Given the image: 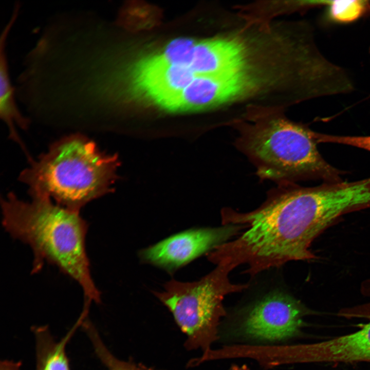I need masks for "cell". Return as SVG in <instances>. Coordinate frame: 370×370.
Returning <instances> with one entry per match:
<instances>
[{
	"label": "cell",
	"mask_w": 370,
	"mask_h": 370,
	"mask_svg": "<svg viewBox=\"0 0 370 370\" xmlns=\"http://www.w3.org/2000/svg\"><path fill=\"white\" fill-rule=\"evenodd\" d=\"M31 162L20 176L31 197H52L58 205L79 212L111 191L119 164L116 156L105 155L93 141L79 134L57 141Z\"/></svg>",
	"instance_id": "3957f363"
},
{
	"label": "cell",
	"mask_w": 370,
	"mask_h": 370,
	"mask_svg": "<svg viewBox=\"0 0 370 370\" xmlns=\"http://www.w3.org/2000/svg\"><path fill=\"white\" fill-rule=\"evenodd\" d=\"M238 133L235 145L254 164L262 180L278 184L299 180L342 181L318 150L314 131L274 113H257L233 123Z\"/></svg>",
	"instance_id": "7a4b0ae2"
},
{
	"label": "cell",
	"mask_w": 370,
	"mask_h": 370,
	"mask_svg": "<svg viewBox=\"0 0 370 370\" xmlns=\"http://www.w3.org/2000/svg\"><path fill=\"white\" fill-rule=\"evenodd\" d=\"M228 370H249L246 366H239L234 365L229 368Z\"/></svg>",
	"instance_id": "2e32d148"
},
{
	"label": "cell",
	"mask_w": 370,
	"mask_h": 370,
	"mask_svg": "<svg viewBox=\"0 0 370 370\" xmlns=\"http://www.w3.org/2000/svg\"><path fill=\"white\" fill-rule=\"evenodd\" d=\"M240 93L239 81L232 73L198 75L164 110L182 112L210 109L238 99Z\"/></svg>",
	"instance_id": "ba28073f"
},
{
	"label": "cell",
	"mask_w": 370,
	"mask_h": 370,
	"mask_svg": "<svg viewBox=\"0 0 370 370\" xmlns=\"http://www.w3.org/2000/svg\"><path fill=\"white\" fill-rule=\"evenodd\" d=\"M21 365L20 361L5 360L0 362V370H21Z\"/></svg>",
	"instance_id": "9a60e30c"
},
{
	"label": "cell",
	"mask_w": 370,
	"mask_h": 370,
	"mask_svg": "<svg viewBox=\"0 0 370 370\" xmlns=\"http://www.w3.org/2000/svg\"><path fill=\"white\" fill-rule=\"evenodd\" d=\"M195 77L186 66L169 64L157 54L133 66L131 86L135 95L164 109Z\"/></svg>",
	"instance_id": "52a82bcc"
},
{
	"label": "cell",
	"mask_w": 370,
	"mask_h": 370,
	"mask_svg": "<svg viewBox=\"0 0 370 370\" xmlns=\"http://www.w3.org/2000/svg\"><path fill=\"white\" fill-rule=\"evenodd\" d=\"M15 22L13 18L9 21L0 38V115L9 127L10 137L25 150L15 129V124L25 128L28 120L21 114L15 102V89L10 81L6 50L7 39Z\"/></svg>",
	"instance_id": "8fae6325"
},
{
	"label": "cell",
	"mask_w": 370,
	"mask_h": 370,
	"mask_svg": "<svg viewBox=\"0 0 370 370\" xmlns=\"http://www.w3.org/2000/svg\"><path fill=\"white\" fill-rule=\"evenodd\" d=\"M81 326L90 339L96 355L108 370H162L116 357L106 347L97 328L88 317L83 321Z\"/></svg>",
	"instance_id": "5bb4252c"
},
{
	"label": "cell",
	"mask_w": 370,
	"mask_h": 370,
	"mask_svg": "<svg viewBox=\"0 0 370 370\" xmlns=\"http://www.w3.org/2000/svg\"><path fill=\"white\" fill-rule=\"evenodd\" d=\"M232 270L226 265L216 268L197 281L181 282L172 280L164 290L154 295L168 308L181 330L186 335L188 350L211 349L218 338L220 321L226 314L223 305L226 295L247 288L248 284L231 282Z\"/></svg>",
	"instance_id": "277c9868"
},
{
	"label": "cell",
	"mask_w": 370,
	"mask_h": 370,
	"mask_svg": "<svg viewBox=\"0 0 370 370\" xmlns=\"http://www.w3.org/2000/svg\"><path fill=\"white\" fill-rule=\"evenodd\" d=\"M86 317L81 313L72 327L59 341L55 340L47 326L32 327L35 340V370H70L66 346Z\"/></svg>",
	"instance_id": "7c38bea8"
},
{
	"label": "cell",
	"mask_w": 370,
	"mask_h": 370,
	"mask_svg": "<svg viewBox=\"0 0 370 370\" xmlns=\"http://www.w3.org/2000/svg\"><path fill=\"white\" fill-rule=\"evenodd\" d=\"M1 207L5 231L33 252L32 273L40 271L44 263L54 265L80 286L84 302L101 303L86 249L88 225L79 211L54 203L47 196L32 197L27 202L13 193L2 200Z\"/></svg>",
	"instance_id": "6da1fadb"
},
{
	"label": "cell",
	"mask_w": 370,
	"mask_h": 370,
	"mask_svg": "<svg viewBox=\"0 0 370 370\" xmlns=\"http://www.w3.org/2000/svg\"><path fill=\"white\" fill-rule=\"evenodd\" d=\"M300 358L302 363L370 361V321L351 334L321 342L302 344Z\"/></svg>",
	"instance_id": "30bf717a"
},
{
	"label": "cell",
	"mask_w": 370,
	"mask_h": 370,
	"mask_svg": "<svg viewBox=\"0 0 370 370\" xmlns=\"http://www.w3.org/2000/svg\"><path fill=\"white\" fill-rule=\"evenodd\" d=\"M325 7L323 20L327 24L351 23L370 13L367 0L328 1Z\"/></svg>",
	"instance_id": "4fadbf2b"
},
{
	"label": "cell",
	"mask_w": 370,
	"mask_h": 370,
	"mask_svg": "<svg viewBox=\"0 0 370 370\" xmlns=\"http://www.w3.org/2000/svg\"><path fill=\"white\" fill-rule=\"evenodd\" d=\"M245 229L239 225L189 229L141 250L143 262L173 272L217 246L237 236Z\"/></svg>",
	"instance_id": "8992f818"
},
{
	"label": "cell",
	"mask_w": 370,
	"mask_h": 370,
	"mask_svg": "<svg viewBox=\"0 0 370 370\" xmlns=\"http://www.w3.org/2000/svg\"><path fill=\"white\" fill-rule=\"evenodd\" d=\"M308 312L301 302L289 293L275 290L246 308L239 325L243 336L257 340L275 342L292 338L300 332Z\"/></svg>",
	"instance_id": "5b68a950"
},
{
	"label": "cell",
	"mask_w": 370,
	"mask_h": 370,
	"mask_svg": "<svg viewBox=\"0 0 370 370\" xmlns=\"http://www.w3.org/2000/svg\"><path fill=\"white\" fill-rule=\"evenodd\" d=\"M248 49L235 39L195 41L183 64L196 76L217 75L248 68Z\"/></svg>",
	"instance_id": "9c48e42d"
},
{
	"label": "cell",
	"mask_w": 370,
	"mask_h": 370,
	"mask_svg": "<svg viewBox=\"0 0 370 370\" xmlns=\"http://www.w3.org/2000/svg\"><path fill=\"white\" fill-rule=\"evenodd\" d=\"M369 53H370V48H369Z\"/></svg>",
	"instance_id": "e0dca14e"
}]
</instances>
